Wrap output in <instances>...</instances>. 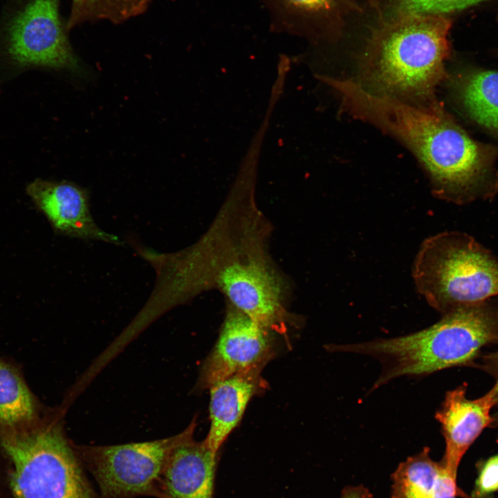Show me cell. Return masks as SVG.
<instances>
[{
    "label": "cell",
    "mask_w": 498,
    "mask_h": 498,
    "mask_svg": "<svg viewBox=\"0 0 498 498\" xmlns=\"http://www.w3.org/2000/svg\"><path fill=\"white\" fill-rule=\"evenodd\" d=\"M321 80L338 94L343 111L397 139L414 154L437 196H465L488 178L492 146L472 138L437 100L414 104L372 93L355 80Z\"/></svg>",
    "instance_id": "cell-1"
},
{
    "label": "cell",
    "mask_w": 498,
    "mask_h": 498,
    "mask_svg": "<svg viewBox=\"0 0 498 498\" xmlns=\"http://www.w3.org/2000/svg\"><path fill=\"white\" fill-rule=\"evenodd\" d=\"M451 26L445 15L394 18L371 34L355 80L372 93L410 103L436 100L437 86L449 76Z\"/></svg>",
    "instance_id": "cell-2"
},
{
    "label": "cell",
    "mask_w": 498,
    "mask_h": 498,
    "mask_svg": "<svg viewBox=\"0 0 498 498\" xmlns=\"http://www.w3.org/2000/svg\"><path fill=\"white\" fill-rule=\"evenodd\" d=\"M498 343V308L487 301L443 315L436 324L403 336L354 344H330L333 352L368 356L380 362L376 389L401 376H425L472 365L481 349Z\"/></svg>",
    "instance_id": "cell-3"
},
{
    "label": "cell",
    "mask_w": 498,
    "mask_h": 498,
    "mask_svg": "<svg viewBox=\"0 0 498 498\" xmlns=\"http://www.w3.org/2000/svg\"><path fill=\"white\" fill-rule=\"evenodd\" d=\"M64 415L58 407L27 426L0 425L15 498H98L64 431Z\"/></svg>",
    "instance_id": "cell-4"
},
{
    "label": "cell",
    "mask_w": 498,
    "mask_h": 498,
    "mask_svg": "<svg viewBox=\"0 0 498 498\" xmlns=\"http://www.w3.org/2000/svg\"><path fill=\"white\" fill-rule=\"evenodd\" d=\"M413 278L418 292L443 315L498 295V260L465 233L442 232L421 245Z\"/></svg>",
    "instance_id": "cell-5"
},
{
    "label": "cell",
    "mask_w": 498,
    "mask_h": 498,
    "mask_svg": "<svg viewBox=\"0 0 498 498\" xmlns=\"http://www.w3.org/2000/svg\"><path fill=\"white\" fill-rule=\"evenodd\" d=\"M196 426L194 418L183 432L165 439L115 445H73L98 484L101 498H158L170 454L194 436Z\"/></svg>",
    "instance_id": "cell-6"
},
{
    "label": "cell",
    "mask_w": 498,
    "mask_h": 498,
    "mask_svg": "<svg viewBox=\"0 0 498 498\" xmlns=\"http://www.w3.org/2000/svg\"><path fill=\"white\" fill-rule=\"evenodd\" d=\"M60 0H29L6 26L8 52L21 66L77 70L80 66L59 14Z\"/></svg>",
    "instance_id": "cell-7"
},
{
    "label": "cell",
    "mask_w": 498,
    "mask_h": 498,
    "mask_svg": "<svg viewBox=\"0 0 498 498\" xmlns=\"http://www.w3.org/2000/svg\"><path fill=\"white\" fill-rule=\"evenodd\" d=\"M214 283L230 305L268 331L286 333L283 288L266 261L256 255L232 257L218 267Z\"/></svg>",
    "instance_id": "cell-8"
},
{
    "label": "cell",
    "mask_w": 498,
    "mask_h": 498,
    "mask_svg": "<svg viewBox=\"0 0 498 498\" xmlns=\"http://www.w3.org/2000/svg\"><path fill=\"white\" fill-rule=\"evenodd\" d=\"M273 355L270 331L229 304L219 338L201 367L197 387L208 389L234 374L261 371Z\"/></svg>",
    "instance_id": "cell-9"
},
{
    "label": "cell",
    "mask_w": 498,
    "mask_h": 498,
    "mask_svg": "<svg viewBox=\"0 0 498 498\" xmlns=\"http://www.w3.org/2000/svg\"><path fill=\"white\" fill-rule=\"evenodd\" d=\"M27 193L56 232L76 239L121 244L117 236L96 224L91 214L88 192L75 183L37 178L28 185Z\"/></svg>",
    "instance_id": "cell-10"
},
{
    "label": "cell",
    "mask_w": 498,
    "mask_h": 498,
    "mask_svg": "<svg viewBox=\"0 0 498 498\" xmlns=\"http://www.w3.org/2000/svg\"><path fill=\"white\" fill-rule=\"evenodd\" d=\"M466 389L467 385L463 383L448 391L435 414L445 441L441 463L455 478L464 454L482 431L492 425L491 410L497 403L494 385L483 396L473 400L466 397Z\"/></svg>",
    "instance_id": "cell-11"
},
{
    "label": "cell",
    "mask_w": 498,
    "mask_h": 498,
    "mask_svg": "<svg viewBox=\"0 0 498 498\" xmlns=\"http://www.w3.org/2000/svg\"><path fill=\"white\" fill-rule=\"evenodd\" d=\"M216 455L194 437L178 445L167 461L158 498H213Z\"/></svg>",
    "instance_id": "cell-12"
},
{
    "label": "cell",
    "mask_w": 498,
    "mask_h": 498,
    "mask_svg": "<svg viewBox=\"0 0 498 498\" xmlns=\"http://www.w3.org/2000/svg\"><path fill=\"white\" fill-rule=\"evenodd\" d=\"M260 373L255 370L237 374L209 388L210 425L203 442L214 453H218L239 424L252 397L265 387Z\"/></svg>",
    "instance_id": "cell-13"
},
{
    "label": "cell",
    "mask_w": 498,
    "mask_h": 498,
    "mask_svg": "<svg viewBox=\"0 0 498 498\" xmlns=\"http://www.w3.org/2000/svg\"><path fill=\"white\" fill-rule=\"evenodd\" d=\"M448 79L454 100L465 116L498 138V71L469 68Z\"/></svg>",
    "instance_id": "cell-14"
},
{
    "label": "cell",
    "mask_w": 498,
    "mask_h": 498,
    "mask_svg": "<svg viewBox=\"0 0 498 498\" xmlns=\"http://www.w3.org/2000/svg\"><path fill=\"white\" fill-rule=\"evenodd\" d=\"M46 410L30 390L21 369L0 358V425L27 426L39 420Z\"/></svg>",
    "instance_id": "cell-15"
},
{
    "label": "cell",
    "mask_w": 498,
    "mask_h": 498,
    "mask_svg": "<svg viewBox=\"0 0 498 498\" xmlns=\"http://www.w3.org/2000/svg\"><path fill=\"white\" fill-rule=\"evenodd\" d=\"M275 30L310 36L335 8V0H261Z\"/></svg>",
    "instance_id": "cell-16"
},
{
    "label": "cell",
    "mask_w": 498,
    "mask_h": 498,
    "mask_svg": "<svg viewBox=\"0 0 498 498\" xmlns=\"http://www.w3.org/2000/svg\"><path fill=\"white\" fill-rule=\"evenodd\" d=\"M442 469L424 448L398 465L391 476L390 498H430Z\"/></svg>",
    "instance_id": "cell-17"
},
{
    "label": "cell",
    "mask_w": 498,
    "mask_h": 498,
    "mask_svg": "<svg viewBox=\"0 0 498 498\" xmlns=\"http://www.w3.org/2000/svg\"><path fill=\"white\" fill-rule=\"evenodd\" d=\"M153 0H71L68 30L85 23L106 20L122 24L144 14Z\"/></svg>",
    "instance_id": "cell-18"
},
{
    "label": "cell",
    "mask_w": 498,
    "mask_h": 498,
    "mask_svg": "<svg viewBox=\"0 0 498 498\" xmlns=\"http://www.w3.org/2000/svg\"><path fill=\"white\" fill-rule=\"evenodd\" d=\"M488 0H394L395 17L411 15H445Z\"/></svg>",
    "instance_id": "cell-19"
},
{
    "label": "cell",
    "mask_w": 498,
    "mask_h": 498,
    "mask_svg": "<svg viewBox=\"0 0 498 498\" xmlns=\"http://www.w3.org/2000/svg\"><path fill=\"white\" fill-rule=\"evenodd\" d=\"M498 490V454L492 456L480 466L472 498H483Z\"/></svg>",
    "instance_id": "cell-20"
},
{
    "label": "cell",
    "mask_w": 498,
    "mask_h": 498,
    "mask_svg": "<svg viewBox=\"0 0 498 498\" xmlns=\"http://www.w3.org/2000/svg\"><path fill=\"white\" fill-rule=\"evenodd\" d=\"M456 479L443 466L430 498H456L460 496L461 490L456 486Z\"/></svg>",
    "instance_id": "cell-21"
},
{
    "label": "cell",
    "mask_w": 498,
    "mask_h": 498,
    "mask_svg": "<svg viewBox=\"0 0 498 498\" xmlns=\"http://www.w3.org/2000/svg\"><path fill=\"white\" fill-rule=\"evenodd\" d=\"M480 367L495 379L494 386L496 389L497 403L495 407L497 411L492 416L494 421L492 426H498V347L492 352L482 356Z\"/></svg>",
    "instance_id": "cell-22"
},
{
    "label": "cell",
    "mask_w": 498,
    "mask_h": 498,
    "mask_svg": "<svg viewBox=\"0 0 498 498\" xmlns=\"http://www.w3.org/2000/svg\"><path fill=\"white\" fill-rule=\"evenodd\" d=\"M340 498H372L371 493L363 486L345 487Z\"/></svg>",
    "instance_id": "cell-23"
},
{
    "label": "cell",
    "mask_w": 498,
    "mask_h": 498,
    "mask_svg": "<svg viewBox=\"0 0 498 498\" xmlns=\"http://www.w3.org/2000/svg\"><path fill=\"white\" fill-rule=\"evenodd\" d=\"M461 497H463V498H472L471 497H469L468 495H467L466 494H465L463 491H462V492H461Z\"/></svg>",
    "instance_id": "cell-24"
}]
</instances>
